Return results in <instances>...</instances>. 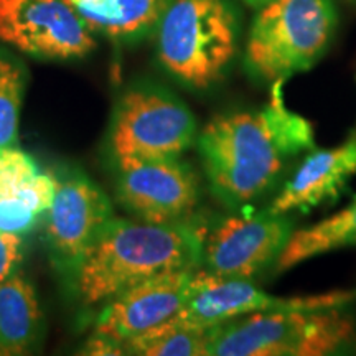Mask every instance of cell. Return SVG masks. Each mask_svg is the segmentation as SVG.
<instances>
[{
  "instance_id": "44dd1931",
  "label": "cell",
  "mask_w": 356,
  "mask_h": 356,
  "mask_svg": "<svg viewBox=\"0 0 356 356\" xmlns=\"http://www.w3.org/2000/svg\"><path fill=\"white\" fill-rule=\"evenodd\" d=\"M24 236L0 231V282L19 273L24 261Z\"/></svg>"
},
{
  "instance_id": "2e32d148",
  "label": "cell",
  "mask_w": 356,
  "mask_h": 356,
  "mask_svg": "<svg viewBox=\"0 0 356 356\" xmlns=\"http://www.w3.org/2000/svg\"><path fill=\"white\" fill-rule=\"evenodd\" d=\"M350 246H356V198L330 218L293 231L274 269L286 273L302 262Z\"/></svg>"
},
{
  "instance_id": "8992f818",
  "label": "cell",
  "mask_w": 356,
  "mask_h": 356,
  "mask_svg": "<svg viewBox=\"0 0 356 356\" xmlns=\"http://www.w3.org/2000/svg\"><path fill=\"white\" fill-rule=\"evenodd\" d=\"M198 137L197 119L170 89L150 81L129 86L115 101L106 134L111 162L180 157Z\"/></svg>"
},
{
  "instance_id": "d6986e66",
  "label": "cell",
  "mask_w": 356,
  "mask_h": 356,
  "mask_svg": "<svg viewBox=\"0 0 356 356\" xmlns=\"http://www.w3.org/2000/svg\"><path fill=\"white\" fill-rule=\"evenodd\" d=\"M172 0H118V20L108 33V38L121 43L139 42L162 20Z\"/></svg>"
},
{
  "instance_id": "8fae6325",
  "label": "cell",
  "mask_w": 356,
  "mask_h": 356,
  "mask_svg": "<svg viewBox=\"0 0 356 356\" xmlns=\"http://www.w3.org/2000/svg\"><path fill=\"white\" fill-rule=\"evenodd\" d=\"M0 42L38 60L86 56L96 42L66 0H0Z\"/></svg>"
},
{
  "instance_id": "7a4b0ae2",
  "label": "cell",
  "mask_w": 356,
  "mask_h": 356,
  "mask_svg": "<svg viewBox=\"0 0 356 356\" xmlns=\"http://www.w3.org/2000/svg\"><path fill=\"white\" fill-rule=\"evenodd\" d=\"M204 236L207 228L191 220L147 222L113 218L70 287L84 305H96L155 275L198 269Z\"/></svg>"
},
{
  "instance_id": "7c38bea8",
  "label": "cell",
  "mask_w": 356,
  "mask_h": 356,
  "mask_svg": "<svg viewBox=\"0 0 356 356\" xmlns=\"http://www.w3.org/2000/svg\"><path fill=\"white\" fill-rule=\"evenodd\" d=\"M293 231L286 215L269 210L225 218L207 231L200 267L222 277L252 279L275 264Z\"/></svg>"
},
{
  "instance_id": "6da1fadb",
  "label": "cell",
  "mask_w": 356,
  "mask_h": 356,
  "mask_svg": "<svg viewBox=\"0 0 356 356\" xmlns=\"http://www.w3.org/2000/svg\"><path fill=\"white\" fill-rule=\"evenodd\" d=\"M273 83L266 106L220 114L197 137L213 195L228 208L252 203L274 185L287 160L314 147V127L286 106Z\"/></svg>"
},
{
  "instance_id": "3957f363",
  "label": "cell",
  "mask_w": 356,
  "mask_h": 356,
  "mask_svg": "<svg viewBox=\"0 0 356 356\" xmlns=\"http://www.w3.org/2000/svg\"><path fill=\"white\" fill-rule=\"evenodd\" d=\"M239 17L228 0H172L157 26L163 70L191 89L225 76L238 53Z\"/></svg>"
},
{
  "instance_id": "603a6c76",
  "label": "cell",
  "mask_w": 356,
  "mask_h": 356,
  "mask_svg": "<svg viewBox=\"0 0 356 356\" xmlns=\"http://www.w3.org/2000/svg\"><path fill=\"white\" fill-rule=\"evenodd\" d=\"M353 137H355V139H356V129H355V136H353Z\"/></svg>"
},
{
  "instance_id": "ba28073f",
  "label": "cell",
  "mask_w": 356,
  "mask_h": 356,
  "mask_svg": "<svg viewBox=\"0 0 356 356\" xmlns=\"http://www.w3.org/2000/svg\"><path fill=\"white\" fill-rule=\"evenodd\" d=\"M355 300L356 289L305 297H277L254 286L251 279L222 277L198 267L191 275L185 304L172 318L186 327L211 330L244 315L282 310L343 309Z\"/></svg>"
},
{
  "instance_id": "277c9868",
  "label": "cell",
  "mask_w": 356,
  "mask_h": 356,
  "mask_svg": "<svg viewBox=\"0 0 356 356\" xmlns=\"http://www.w3.org/2000/svg\"><path fill=\"white\" fill-rule=\"evenodd\" d=\"M338 24L332 0H273L249 29L244 70L262 83L286 81L317 65Z\"/></svg>"
},
{
  "instance_id": "30bf717a",
  "label": "cell",
  "mask_w": 356,
  "mask_h": 356,
  "mask_svg": "<svg viewBox=\"0 0 356 356\" xmlns=\"http://www.w3.org/2000/svg\"><path fill=\"white\" fill-rule=\"evenodd\" d=\"M114 170L115 200L140 221L186 220L197 208L200 178L180 157L126 160Z\"/></svg>"
},
{
  "instance_id": "5b68a950",
  "label": "cell",
  "mask_w": 356,
  "mask_h": 356,
  "mask_svg": "<svg viewBox=\"0 0 356 356\" xmlns=\"http://www.w3.org/2000/svg\"><path fill=\"white\" fill-rule=\"evenodd\" d=\"M356 328L340 309L244 315L211 328V356H322L353 345Z\"/></svg>"
},
{
  "instance_id": "4fadbf2b",
  "label": "cell",
  "mask_w": 356,
  "mask_h": 356,
  "mask_svg": "<svg viewBox=\"0 0 356 356\" xmlns=\"http://www.w3.org/2000/svg\"><path fill=\"white\" fill-rule=\"evenodd\" d=\"M56 178L17 145L0 149V231L25 236L50 210Z\"/></svg>"
},
{
  "instance_id": "52a82bcc",
  "label": "cell",
  "mask_w": 356,
  "mask_h": 356,
  "mask_svg": "<svg viewBox=\"0 0 356 356\" xmlns=\"http://www.w3.org/2000/svg\"><path fill=\"white\" fill-rule=\"evenodd\" d=\"M56 193L44 222V246L56 274L71 286L79 266L114 218L113 203L79 168L53 173Z\"/></svg>"
},
{
  "instance_id": "9a60e30c",
  "label": "cell",
  "mask_w": 356,
  "mask_h": 356,
  "mask_svg": "<svg viewBox=\"0 0 356 356\" xmlns=\"http://www.w3.org/2000/svg\"><path fill=\"white\" fill-rule=\"evenodd\" d=\"M44 317L37 292L20 273L0 282V356H20L42 343Z\"/></svg>"
},
{
  "instance_id": "5bb4252c",
  "label": "cell",
  "mask_w": 356,
  "mask_h": 356,
  "mask_svg": "<svg viewBox=\"0 0 356 356\" xmlns=\"http://www.w3.org/2000/svg\"><path fill=\"white\" fill-rule=\"evenodd\" d=\"M353 175H356V139L351 137L345 144L310 154L270 203L269 211L287 215L318 207L335 198Z\"/></svg>"
},
{
  "instance_id": "9c48e42d",
  "label": "cell",
  "mask_w": 356,
  "mask_h": 356,
  "mask_svg": "<svg viewBox=\"0 0 356 356\" xmlns=\"http://www.w3.org/2000/svg\"><path fill=\"white\" fill-rule=\"evenodd\" d=\"M195 270L155 275L106 302L84 353L124 355V345L129 340L170 320L188 297Z\"/></svg>"
},
{
  "instance_id": "7402d4cb",
  "label": "cell",
  "mask_w": 356,
  "mask_h": 356,
  "mask_svg": "<svg viewBox=\"0 0 356 356\" xmlns=\"http://www.w3.org/2000/svg\"><path fill=\"white\" fill-rule=\"evenodd\" d=\"M241 2H244L246 6L252 7V8H261V7H264L266 3L273 2V0H241Z\"/></svg>"
},
{
  "instance_id": "e0dca14e",
  "label": "cell",
  "mask_w": 356,
  "mask_h": 356,
  "mask_svg": "<svg viewBox=\"0 0 356 356\" xmlns=\"http://www.w3.org/2000/svg\"><path fill=\"white\" fill-rule=\"evenodd\" d=\"M210 330L186 327L170 318L124 345V355L204 356Z\"/></svg>"
},
{
  "instance_id": "ac0fdd59",
  "label": "cell",
  "mask_w": 356,
  "mask_h": 356,
  "mask_svg": "<svg viewBox=\"0 0 356 356\" xmlns=\"http://www.w3.org/2000/svg\"><path fill=\"white\" fill-rule=\"evenodd\" d=\"M26 89L25 68L0 53V149L19 142L20 111Z\"/></svg>"
},
{
  "instance_id": "ffe728a7",
  "label": "cell",
  "mask_w": 356,
  "mask_h": 356,
  "mask_svg": "<svg viewBox=\"0 0 356 356\" xmlns=\"http://www.w3.org/2000/svg\"><path fill=\"white\" fill-rule=\"evenodd\" d=\"M66 2L79 13L92 33L108 37L118 20V0H66Z\"/></svg>"
}]
</instances>
